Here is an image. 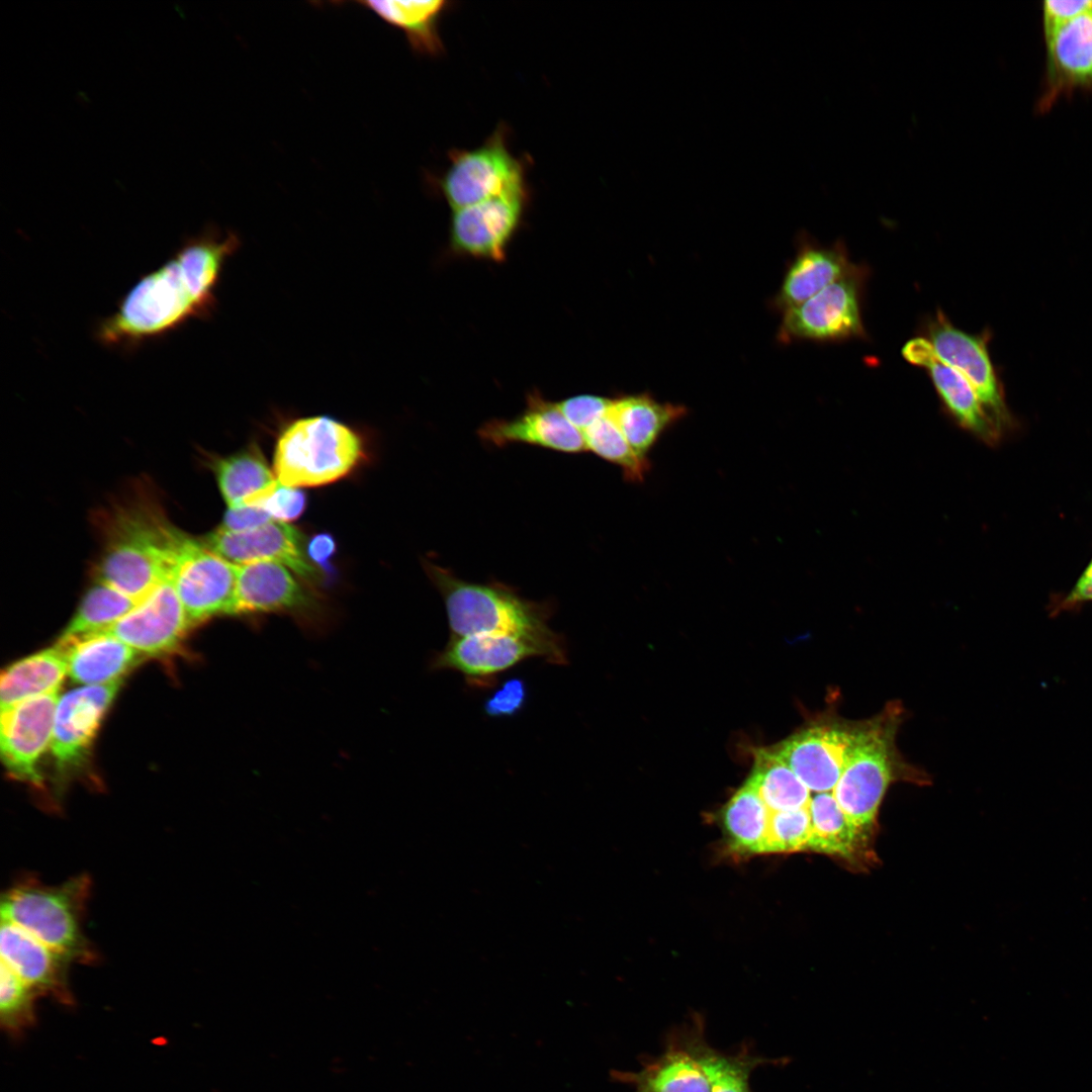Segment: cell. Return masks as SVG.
Masks as SVG:
<instances>
[{
  "instance_id": "f546056e",
  "label": "cell",
  "mask_w": 1092,
  "mask_h": 1092,
  "mask_svg": "<svg viewBox=\"0 0 1092 1092\" xmlns=\"http://www.w3.org/2000/svg\"><path fill=\"white\" fill-rule=\"evenodd\" d=\"M770 814L747 781L723 809L722 821L730 847L744 854L766 852Z\"/></svg>"
},
{
  "instance_id": "ee69618b",
  "label": "cell",
  "mask_w": 1092,
  "mask_h": 1092,
  "mask_svg": "<svg viewBox=\"0 0 1092 1092\" xmlns=\"http://www.w3.org/2000/svg\"><path fill=\"white\" fill-rule=\"evenodd\" d=\"M1088 601H1092V559L1070 594L1064 599L1062 606L1068 608Z\"/></svg>"
},
{
  "instance_id": "7c38bea8",
  "label": "cell",
  "mask_w": 1092,
  "mask_h": 1092,
  "mask_svg": "<svg viewBox=\"0 0 1092 1092\" xmlns=\"http://www.w3.org/2000/svg\"><path fill=\"white\" fill-rule=\"evenodd\" d=\"M236 600L237 616L286 614L312 629L325 627L328 618L321 600L275 561L238 565Z\"/></svg>"
},
{
  "instance_id": "7a4b0ae2",
  "label": "cell",
  "mask_w": 1092,
  "mask_h": 1092,
  "mask_svg": "<svg viewBox=\"0 0 1092 1092\" xmlns=\"http://www.w3.org/2000/svg\"><path fill=\"white\" fill-rule=\"evenodd\" d=\"M111 518L97 579L140 602L171 576L184 533L152 507L122 508Z\"/></svg>"
},
{
  "instance_id": "1f68e13d",
  "label": "cell",
  "mask_w": 1092,
  "mask_h": 1092,
  "mask_svg": "<svg viewBox=\"0 0 1092 1092\" xmlns=\"http://www.w3.org/2000/svg\"><path fill=\"white\" fill-rule=\"evenodd\" d=\"M771 812L808 807L811 791L772 748L755 751L754 765L747 780Z\"/></svg>"
},
{
  "instance_id": "d6986e66",
  "label": "cell",
  "mask_w": 1092,
  "mask_h": 1092,
  "mask_svg": "<svg viewBox=\"0 0 1092 1092\" xmlns=\"http://www.w3.org/2000/svg\"><path fill=\"white\" fill-rule=\"evenodd\" d=\"M484 442L496 447L521 443L563 453L587 451L583 434L571 425L555 402L533 392L527 408L516 418L494 419L478 429Z\"/></svg>"
},
{
  "instance_id": "f1b7e54d",
  "label": "cell",
  "mask_w": 1092,
  "mask_h": 1092,
  "mask_svg": "<svg viewBox=\"0 0 1092 1092\" xmlns=\"http://www.w3.org/2000/svg\"><path fill=\"white\" fill-rule=\"evenodd\" d=\"M359 4L402 30L415 51L430 56L443 52L439 22L448 1L369 0L360 1Z\"/></svg>"
},
{
  "instance_id": "52a82bcc",
  "label": "cell",
  "mask_w": 1092,
  "mask_h": 1092,
  "mask_svg": "<svg viewBox=\"0 0 1092 1092\" xmlns=\"http://www.w3.org/2000/svg\"><path fill=\"white\" fill-rule=\"evenodd\" d=\"M531 657H540L553 664H566L564 638L558 633L549 637L517 634L451 637L445 648L434 657L432 668L458 671L469 685L480 687L492 684L496 674Z\"/></svg>"
},
{
  "instance_id": "6da1fadb",
  "label": "cell",
  "mask_w": 1092,
  "mask_h": 1092,
  "mask_svg": "<svg viewBox=\"0 0 1092 1092\" xmlns=\"http://www.w3.org/2000/svg\"><path fill=\"white\" fill-rule=\"evenodd\" d=\"M239 247L236 234L222 235L213 228L190 239L125 294L99 324L98 340L110 346L138 345L209 315L223 265Z\"/></svg>"
},
{
  "instance_id": "ab89813d",
  "label": "cell",
  "mask_w": 1092,
  "mask_h": 1092,
  "mask_svg": "<svg viewBox=\"0 0 1092 1092\" xmlns=\"http://www.w3.org/2000/svg\"><path fill=\"white\" fill-rule=\"evenodd\" d=\"M527 699V688L523 679L513 677L484 703V712L489 717L513 716L520 712Z\"/></svg>"
},
{
  "instance_id": "b9f144b4",
  "label": "cell",
  "mask_w": 1092,
  "mask_h": 1092,
  "mask_svg": "<svg viewBox=\"0 0 1092 1092\" xmlns=\"http://www.w3.org/2000/svg\"><path fill=\"white\" fill-rule=\"evenodd\" d=\"M271 520L274 519L259 507L229 508L219 528L233 532L247 531L262 526Z\"/></svg>"
},
{
  "instance_id": "2e32d148",
  "label": "cell",
  "mask_w": 1092,
  "mask_h": 1092,
  "mask_svg": "<svg viewBox=\"0 0 1092 1092\" xmlns=\"http://www.w3.org/2000/svg\"><path fill=\"white\" fill-rule=\"evenodd\" d=\"M191 628L171 576L159 582L138 605L104 630L143 655L175 651Z\"/></svg>"
},
{
  "instance_id": "44dd1931",
  "label": "cell",
  "mask_w": 1092,
  "mask_h": 1092,
  "mask_svg": "<svg viewBox=\"0 0 1092 1092\" xmlns=\"http://www.w3.org/2000/svg\"><path fill=\"white\" fill-rule=\"evenodd\" d=\"M901 354L910 364L923 368L946 412L965 430L987 443L999 437V430L988 416L970 382L958 370L935 354L924 337L907 341Z\"/></svg>"
},
{
  "instance_id": "74e56055",
  "label": "cell",
  "mask_w": 1092,
  "mask_h": 1092,
  "mask_svg": "<svg viewBox=\"0 0 1092 1092\" xmlns=\"http://www.w3.org/2000/svg\"><path fill=\"white\" fill-rule=\"evenodd\" d=\"M613 398L582 394L555 402L567 421L583 433L596 422L609 415Z\"/></svg>"
},
{
  "instance_id": "e0dca14e",
  "label": "cell",
  "mask_w": 1092,
  "mask_h": 1092,
  "mask_svg": "<svg viewBox=\"0 0 1092 1092\" xmlns=\"http://www.w3.org/2000/svg\"><path fill=\"white\" fill-rule=\"evenodd\" d=\"M528 196V189H524L453 210L450 242L454 251L503 260L521 222Z\"/></svg>"
},
{
  "instance_id": "9a60e30c",
  "label": "cell",
  "mask_w": 1092,
  "mask_h": 1092,
  "mask_svg": "<svg viewBox=\"0 0 1092 1092\" xmlns=\"http://www.w3.org/2000/svg\"><path fill=\"white\" fill-rule=\"evenodd\" d=\"M59 691L1 710V758L8 775L42 787L38 761L51 746Z\"/></svg>"
},
{
  "instance_id": "d6a6232c",
  "label": "cell",
  "mask_w": 1092,
  "mask_h": 1092,
  "mask_svg": "<svg viewBox=\"0 0 1092 1092\" xmlns=\"http://www.w3.org/2000/svg\"><path fill=\"white\" fill-rule=\"evenodd\" d=\"M139 602L97 579L84 596L63 637L104 631L129 613Z\"/></svg>"
},
{
  "instance_id": "4316f807",
  "label": "cell",
  "mask_w": 1092,
  "mask_h": 1092,
  "mask_svg": "<svg viewBox=\"0 0 1092 1092\" xmlns=\"http://www.w3.org/2000/svg\"><path fill=\"white\" fill-rule=\"evenodd\" d=\"M67 674V660L57 644L12 663L1 674V710L59 691Z\"/></svg>"
},
{
  "instance_id": "30bf717a",
  "label": "cell",
  "mask_w": 1092,
  "mask_h": 1092,
  "mask_svg": "<svg viewBox=\"0 0 1092 1092\" xmlns=\"http://www.w3.org/2000/svg\"><path fill=\"white\" fill-rule=\"evenodd\" d=\"M237 574L238 565L184 534L171 577L191 627L221 615L237 616Z\"/></svg>"
},
{
  "instance_id": "603a6c76",
  "label": "cell",
  "mask_w": 1092,
  "mask_h": 1092,
  "mask_svg": "<svg viewBox=\"0 0 1092 1092\" xmlns=\"http://www.w3.org/2000/svg\"><path fill=\"white\" fill-rule=\"evenodd\" d=\"M856 265L850 262L840 241L830 246L802 243L772 299V306L782 312L794 308L848 274Z\"/></svg>"
},
{
  "instance_id": "5b68a950",
  "label": "cell",
  "mask_w": 1092,
  "mask_h": 1092,
  "mask_svg": "<svg viewBox=\"0 0 1092 1092\" xmlns=\"http://www.w3.org/2000/svg\"><path fill=\"white\" fill-rule=\"evenodd\" d=\"M432 581L442 595L451 637L517 634L549 637V605L520 597L498 583H473L439 565L428 564Z\"/></svg>"
},
{
  "instance_id": "4dcf8cb0",
  "label": "cell",
  "mask_w": 1092,
  "mask_h": 1092,
  "mask_svg": "<svg viewBox=\"0 0 1092 1092\" xmlns=\"http://www.w3.org/2000/svg\"><path fill=\"white\" fill-rule=\"evenodd\" d=\"M635 1092H710L708 1078L694 1052L670 1050L637 1073L617 1075Z\"/></svg>"
},
{
  "instance_id": "277c9868",
  "label": "cell",
  "mask_w": 1092,
  "mask_h": 1092,
  "mask_svg": "<svg viewBox=\"0 0 1092 1092\" xmlns=\"http://www.w3.org/2000/svg\"><path fill=\"white\" fill-rule=\"evenodd\" d=\"M90 891L87 875L58 886L25 878L2 896V919L24 929L70 963H94L97 956L82 926Z\"/></svg>"
},
{
  "instance_id": "484cf974",
  "label": "cell",
  "mask_w": 1092,
  "mask_h": 1092,
  "mask_svg": "<svg viewBox=\"0 0 1092 1092\" xmlns=\"http://www.w3.org/2000/svg\"><path fill=\"white\" fill-rule=\"evenodd\" d=\"M212 468L229 508L256 507L279 483L257 445L214 460Z\"/></svg>"
},
{
  "instance_id": "836d02e7",
  "label": "cell",
  "mask_w": 1092,
  "mask_h": 1092,
  "mask_svg": "<svg viewBox=\"0 0 1092 1092\" xmlns=\"http://www.w3.org/2000/svg\"><path fill=\"white\" fill-rule=\"evenodd\" d=\"M582 434L587 451L620 467L629 481L639 482L644 479L649 470L648 459L634 451L610 415L596 422Z\"/></svg>"
},
{
  "instance_id": "4fadbf2b",
  "label": "cell",
  "mask_w": 1092,
  "mask_h": 1092,
  "mask_svg": "<svg viewBox=\"0 0 1092 1092\" xmlns=\"http://www.w3.org/2000/svg\"><path fill=\"white\" fill-rule=\"evenodd\" d=\"M924 334L938 358L970 382L998 430L1009 424L1010 415L988 351L987 337L959 329L940 309L927 318Z\"/></svg>"
},
{
  "instance_id": "d590c367",
  "label": "cell",
  "mask_w": 1092,
  "mask_h": 1092,
  "mask_svg": "<svg viewBox=\"0 0 1092 1092\" xmlns=\"http://www.w3.org/2000/svg\"><path fill=\"white\" fill-rule=\"evenodd\" d=\"M694 1054L708 1078L710 1092H750V1060L724 1057L703 1048Z\"/></svg>"
},
{
  "instance_id": "cb8c5ba5",
  "label": "cell",
  "mask_w": 1092,
  "mask_h": 1092,
  "mask_svg": "<svg viewBox=\"0 0 1092 1092\" xmlns=\"http://www.w3.org/2000/svg\"><path fill=\"white\" fill-rule=\"evenodd\" d=\"M68 675L76 684L97 686L122 679L144 655L107 631L59 639Z\"/></svg>"
},
{
  "instance_id": "3957f363",
  "label": "cell",
  "mask_w": 1092,
  "mask_h": 1092,
  "mask_svg": "<svg viewBox=\"0 0 1092 1092\" xmlns=\"http://www.w3.org/2000/svg\"><path fill=\"white\" fill-rule=\"evenodd\" d=\"M902 708L889 704L866 720L860 736L832 794L845 815L862 829H872L889 786L899 780L923 783L921 771L901 757L895 744Z\"/></svg>"
},
{
  "instance_id": "ac0fdd59",
  "label": "cell",
  "mask_w": 1092,
  "mask_h": 1092,
  "mask_svg": "<svg viewBox=\"0 0 1092 1092\" xmlns=\"http://www.w3.org/2000/svg\"><path fill=\"white\" fill-rule=\"evenodd\" d=\"M202 542L236 565L275 561L303 579L315 580L318 577L314 565L303 551L301 533L286 522L271 520L257 528L240 532L217 528Z\"/></svg>"
},
{
  "instance_id": "9c48e42d",
  "label": "cell",
  "mask_w": 1092,
  "mask_h": 1092,
  "mask_svg": "<svg viewBox=\"0 0 1092 1092\" xmlns=\"http://www.w3.org/2000/svg\"><path fill=\"white\" fill-rule=\"evenodd\" d=\"M868 268L856 265L804 303L783 312L778 340L839 342L867 339L861 298Z\"/></svg>"
},
{
  "instance_id": "8992f818",
  "label": "cell",
  "mask_w": 1092,
  "mask_h": 1092,
  "mask_svg": "<svg viewBox=\"0 0 1092 1092\" xmlns=\"http://www.w3.org/2000/svg\"><path fill=\"white\" fill-rule=\"evenodd\" d=\"M364 457L361 436L328 417L300 418L281 432L274 452V473L286 486H320L353 471Z\"/></svg>"
},
{
  "instance_id": "7bdbcfd3",
  "label": "cell",
  "mask_w": 1092,
  "mask_h": 1092,
  "mask_svg": "<svg viewBox=\"0 0 1092 1092\" xmlns=\"http://www.w3.org/2000/svg\"><path fill=\"white\" fill-rule=\"evenodd\" d=\"M336 550V544L333 537L329 534L314 535L308 542L306 547V555L309 560L317 564H325L334 554Z\"/></svg>"
},
{
  "instance_id": "60d3db41",
  "label": "cell",
  "mask_w": 1092,
  "mask_h": 1092,
  "mask_svg": "<svg viewBox=\"0 0 1092 1092\" xmlns=\"http://www.w3.org/2000/svg\"><path fill=\"white\" fill-rule=\"evenodd\" d=\"M1092 10V0H1046L1042 3L1044 37L1063 23Z\"/></svg>"
},
{
  "instance_id": "5bb4252c",
  "label": "cell",
  "mask_w": 1092,
  "mask_h": 1092,
  "mask_svg": "<svg viewBox=\"0 0 1092 1092\" xmlns=\"http://www.w3.org/2000/svg\"><path fill=\"white\" fill-rule=\"evenodd\" d=\"M120 685L121 679L83 686L59 698L50 747L62 781L87 760L100 723Z\"/></svg>"
},
{
  "instance_id": "83f0119b",
  "label": "cell",
  "mask_w": 1092,
  "mask_h": 1092,
  "mask_svg": "<svg viewBox=\"0 0 1092 1092\" xmlns=\"http://www.w3.org/2000/svg\"><path fill=\"white\" fill-rule=\"evenodd\" d=\"M809 812L811 833L806 849L847 860L856 859L866 850L868 830L845 815L832 792L814 794Z\"/></svg>"
},
{
  "instance_id": "d4e9b609",
  "label": "cell",
  "mask_w": 1092,
  "mask_h": 1092,
  "mask_svg": "<svg viewBox=\"0 0 1092 1092\" xmlns=\"http://www.w3.org/2000/svg\"><path fill=\"white\" fill-rule=\"evenodd\" d=\"M682 404L661 402L648 392L613 398L609 415L619 426L634 451L647 454L663 433L686 417Z\"/></svg>"
},
{
  "instance_id": "ba28073f",
  "label": "cell",
  "mask_w": 1092,
  "mask_h": 1092,
  "mask_svg": "<svg viewBox=\"0 0 1092 1092\" xmlns=\"http://www.w3.org/2000/svg\"><path fill=\"white\" fill-rule=\"evenodd\" d=\"M439 188L453 210L527 188L524 162L515 157L506 131L497 128L482 145L449 153Z\"/></svg>"
},
{
  "instance_id": "8d00e7d4",
  "label": "cell",
  "mask_w": 1092,
  "mask_h": 1092,
  "mask_svg": "<svg viewBox=\"0 0 1092 1092\" xmlns=\"http://www.w3.org/2000/svg\"><path fill=\"white\" fill-rule=\"evenodd\" d=\"M811 833L809 806L797 810L771 812L766 852L804 850Z\"/></svg>"
},
{
  "instance_id": "f35d334b",
  "label": "cell",
  "mask_w": 1092,
  "mask_h": 1092,
  "mask_svg": "<svg viewBox=\"0 0 1092 1092\" xmlns=\"http://www.w3.org/2000/svg\"><path fill=\"white\" fill-rule=\"evenodd\" d=\"M305 506L306 496L303 491L279 482L256 507L264 509L274 520L288 523L297 519Z\"/></svg>"
},
{
  "instance_id": "8fae6325",
  "label": "cell",
  "mask_w": 1092,
  "mask_h": 1092,
  "mask_svg": "<svg viewBox=\"0 0 1092 1092\" xmlns=\"http://www.w3.org/2000/svg\"><path fill=\"white\" fill-rule=\"evenodd\" d=\"M863 724L833 715L792 735L772 750L810 791L832 792Z\"/></svg>"
},
{
  "instance_id": "e575fe53",
  "label": "cell",
  "mask_w": 1092,
  "mask_h": 1092,
  "mask_svg": "<svg viewBox=\"0 0 1092 1092\" xmlns=\"http://www.w3.org/2000/svg\"><path fill=\"white\" fill-rule=\"evenodd\" d=\"M0 1019L11 1033H18L34 1021V999L37 994L1 963Z\"/></svg>"
},
{
  "instance_id": "7402d4cb",
  "label": "cell",
  "mask_w": 1092,
  "mask_h": 1092,
  "mask_svg": "<svg viewBox=\"0 0 1092 1092\" xmlns=\"http://www.w3.org/2000/svg\"><path fill=\"white\" fill-rule=\"evenodd\" d=\"M1 963L28 985L37 995L52 996L71 1004L66 958L33 937L16 924L1 919Z\"/></svg>"
},
{
  "instance_id": "ffe728a7",
  "label": "cell",
  "mask_w": 1092,
  "mask_h": 1092,
  "mask_svg": "<svg viewBox=\"0 0 1092 1092\" xmlns=\"http://www.w3.org/2000/svg\"><path fill=\"white\" fill-rule=\"evenodd\" d=\"M1046 65L1040 111L1062 95L1092 91V10L1063 23L1044 37Z\"/></svg>"
}]
</instances>
